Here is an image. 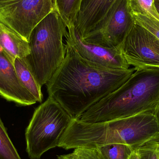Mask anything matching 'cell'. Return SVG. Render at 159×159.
<instances>
[{
	"mask_svg": "<svg viewBox=\"0 0 159 159\" xmlns=\"http://www.w3.org/2000/svg\"><path fill=\"white\" fill-rule=\"evenodd\" d=\"M61 65L48 80V97L57 102L72 118L83 113L118 89L135 71L134 68L115 70L82 58L65 45Z\"/></svg>",
	"mask_w": 159,
	"mask_h": 159,
	"instance_id": "obj_1",
	"label": "cell"
},
{
	"mask_svg": "<svg viewBox=\"0 0 159 159\" xmlns=\"http://www.w3.org/2000/svg\"><path fill=\"white\" fill-rule=\"evenodd\" d=\"M159 108V69L137 70L120 87L83 113L79 120L99 123Z\"/></svg>",
	"mask_w": 159,
	"mask_h": 159,
	"instance_id": "obj_2",
	"label": "cell"
},
{
	"mask_svg": "<svg viewBox=\"0 0 159 159\" xmlns=\"http://www.w3.org/2000/svg\"><path fill=\"white\" fill-rule=\"evenodd\" d=\"M67 32V26L55 10L40 21L30 34V53L25 60L42 87L47 83L65 58L63 38Z\"/></svg>",
	"mask_w": 159,
	"mask_h": 159,
	"instance_id": "obj_3",
	"label": "cell"
},
{
	"mask_svg": "<svg viewBox=\"0 0 159 159\" xmlns=\"http://www.w3.org/2000/svg\"><path fill=\"white\" fill-rule=\"evenodd\" d=\"M72 118L57 102L48 97L35 109L25 132L26 151L30 159H41L58 146Z\"/></svg>",
	"mask_w": 159,
	"mask_h": 159,
	"instance_id": "obj_4",
	"label": "cell"
},
{
	"mask_svg": "<svg viewBox=\"0 0 159 159\" xmlns=\"http://www.w3.org/2000/svg\"><path fill=\"white\" fill-rule=\"evenodd\" d=\"M57 0H0V23L28 41L34 28L56 9Z\"/></svg>",
	"mask_w": 159,
	"mask_h": 159,
	"instance_id": "obj_5",
	"label": "cell"
},
{
	"mask_svg": "<svg viewBox=\"0 0 159 159\" xmlns=\"http://www.w3.org/2000/svg\"><path fill=\"white\" fill-rule=\"evenodd\" d=\"M128 0H116L104 17L84 38L107 48H118L134 24Z\"/></svg>",
	"mask_w": 159,
	"mask_h": 159,
	"instance_id": "obj_6",
	"label": "cell"
},
{
	"mask_svg": "<svg viewBox=\"0 0 159 159\" xmlns=\"http://www.w3.org/2000/svg\"><path fill=\"white\" fill-rule=\"evenodd\" d=\"M120 49L127 63L135 70L159 69V39L142 26L134 23Z\"/></svg>",
	"mask_w": 159,
	"mask_h": 159,
	"instance_id": "obj_7",
	"label": "cell"
},
{
	"mask_svg": "<svg viewBox=\"0 0 159 159\" xmlns=\"http://www.w3.org/2000/svg\"><path fill=\"white\" fill-rule=\"evenodd\" d=\"M65 45L71 48L83 58L104 67L115 70H127L130 66L118 48H107L86 42L75 26L67 28Z\"/></svg>",
	"mask_w": 159,
	"mask_h": 159,
	"instance_id": "obj_8",
	"label": "cell"
},
{
	"mask_svg": "<svg viewBox=\"0 0 159 159\" xmlns=\"http://www.w3.org/2000/svg\"><path fill=\"white\" fill-rule=\"evenodd\" d=\"M0 95L22 106L37 102L19 79L14 62L0 47Z\"/></svg>",
	"mask_w": 159,
	"mask_h": 159,
	"instance_id": "obj_9",
	"label": "cell"
},
{
	"mask_svg": "<svg viewBox=\"0 0 159 159\" xmlns=\"http://www.w3.org/2000/svg\"><path fill=\"white\" fill-rule=\"evenodd\" d=\"M116 0H82L75 28L82 38L104 17Z\"/></svg>",
	"mask_w": 159,
	"mask_h": 159,
	"instance_id": "obj_10",
	"label": "cell"
},
{
	"mask_svg": "<svg viewBox=\"0 0 159 159\" xmlns=\"http://www.w3.org/2000/svg\"><path fill=\"white\" fill-rule=\"evenodd\" d=\"M0 47L14 62L16 58H25L30 53L28 41L1 23Z\"/></svg>",
	"mask_w": 159,
	"mask_h": 159,
	"instance_id": "obj_11",
	"label": "cell"
},
{
	"mask_svg": "<svg viewBox=\"0 0 159 159\" xmlns=\"http://www.w3.org/2000/svg\"><path fill=\"white\" fill-rule=\"evenodd\" d=\"M16 73L25 88L35 98L37 102L43 101L42 86L35 79L25 58H16L14 61Z\"/></svg>",
	"mask_w": 159,
	"mask_h": 159,
	"instance_id": "obj_12",
	"label": "cell"
},
{
	"mask_svg": "<svg viewBox=\"0 0 159 159\" xmlns=\"http://www.w3.org/2000/svg\"><path fill=\"white\" fill-rule=\"evenodd\" d=\"M82 0H57L56 9L67 26H75Z\"/></svg>",
	"mask_w": 159,
	"mask_h": 159,
	"instance_id": "obj_13",
	"label": "cell"
},
{
	"mask_svg": "<svg viewBox=\"0 0 159 159\" xmlns=\"http://www.w3.org/2000/svg\"><path fill=\"white\" fill-rule=\"evenodd\" d=\"M103 159H129L133 149L127 145L112 144L95 148Z\"/></svg>",
	"mask_w": 159,
	"mask_h": 159,
	"instance_id": "obj_14",
	"label": "cell"
},
{
	"mask_svg": "<svg viewBox=\"0 0 159 159\" xmlns=\"http://www.w3.org/2000/svg\"><path fill=\"white\" fill-rule=\"evenodd\" d=\"M132 16H143L159 21V14L155 5V0H128Z\"/></svg>",
	"mask_w": 159,
	"mask_h": 159,
	"instance_id": "obj_15",
	"label": "cell"
},
{
	"mask_svg": "<svg viewBox=\"0 0 159 159\" xmlns=\"http://www.w3.org/2000/svg\"><path fill=\"white\" fill-rule=\"evenodd\" d=\"M0 159H21L0 117Z\"/></svg>",
	"mask_w": 159,
	"mask_h": 159,
	"instance_id": "obj_16",
	"label": "cell"
},
{
	"mask_svg": "<svg viewBox=\"0 0 159 159\" xmlns=\"http://www.w3.org/2000/svg\"><path fill=\"white\" fill-rule=\"evenodd\" d=\"M140 159H159V142H149L136 149Z\"/></svg>",
	"mask_w": 159,
	"mask_h": 159,
	"instance_id": "obj_17",
	"label": "cell"
},
{
	"mask_svg": "<svg viewBox=\"0 0 159 159\" xmlns=\"http://www.w3.org/2000/svg\"><path fill=\"white\" fill-rule=\"evenodd\" d=\"M134 23L144 28L159 39V21L145 16H132Z\"/></svg>",
	"mask_w": 159,
	"mask_h": 159,
	"instance_id": "obj_18",
	"label": "cell"
},
{
	"mask_svg": "<svg viewBox=\"0 0 159 159\" xmlns=\"http://www.w3.org/2000/svg\"><path fill=\"white\" fill-rule=\"evenodd\" d=\"M68 155L71 159H103L95 148H76Z\"/></svg>",
	"mask_w": 159,
	"mask_h": 159,
	"instance_id": "obj_19",
	"label": "cell"
},
{
	"mask_svg": "<svg viewBox=\"0 0 159 159\" xmlns=\"http://www.w3.org/2000/svg\"><path fill=\"white\" fill-rule=\"evenodd\" d=\"M129 159H140L136 150H134L131 154Z\"/></svg>",
	"mask_w": 159,
	"mask_h": 159,
	"instance_id": "obj_20",
	"label": "cell"
},
{
	"mask_svg": "<svg viewBox=\"0 0 159 159\" xmlns=\"http://www.w3.org/2000/svg\"><path fill=\"white\" fill-rule=\"evenodd\" d=\"M57 158L58 159H71L69 157V155H60L57 156Z\"/></svg>",
	"mask_w": 159,
	"mask_h": 159,
	"instance_id": "obj_21",
	"label": "cell"
},
{
	"mask_svg": "<svg viewBox=\"0 0 159 159\" xmlns=\"http://www.w3.org/2000/svg\"><path fill=\"white\" fill-rule=\"evenodd\" d=\"M155 5H156L157 11L159 14V0H155Z\"/></svg>",
	"mask_w": 159,
	"mask_h": 159,
	"instance_id": "obj_22",
	"label": "cell"
}]
</instances>
